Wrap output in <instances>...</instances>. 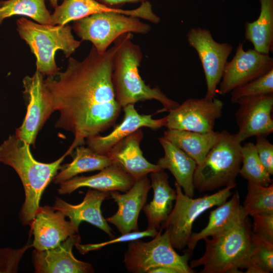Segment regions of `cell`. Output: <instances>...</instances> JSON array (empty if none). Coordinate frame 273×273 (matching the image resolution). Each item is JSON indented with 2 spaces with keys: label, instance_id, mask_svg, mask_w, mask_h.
Returning a JSON list of instances; mask_svg holds the SVG:
<instances>
[{
  "label": "cell",
  "instance_id": "6da1fadb",
  "mask_svg": "<svg viewBox=\"0 0 273 273\" xmlns=\"http://www.w3.org/2000/svg\"><path fill=\"white\" fill-rule=\"evenodd\" d=\"M114 45L99 53L93 46L82 60H68L63 72L48 76L44 84L60 116L56 128L72 132L71 154L87 139L99 135L113 126L121 112L112 81L113 61L117 50Z\"/></svg>",
  "mask_w": 273,
  "mask_h": 273
},
{
  "label": "cell",
  "instance_id": "7a4b0ae2",
  "mask_svg": "<svg viewBox=\"0 0 273 273\" xmlns=\"http://www.w3.org/2000/svg\"><path fill=\"white\" fill-rule=\"evenodd\" d=\"M30 145L15 134L0 145V162L12 167L19 175L25 192V200L20 217L24 225H30L40 206L42 194L61 168V163L70 154L66 151L57 160L42 163L33 157Z\"/></svg>",
  "mask_w": 273,
  "mask_h": 273
},
{
  "label": "cell",
  "instance_id": "3957f363",
  "mask_svg": "<svg viewBox=\"0 0 273 273\" xmlns=\"http://www.w3.org/2000/svg\"><path fill=\"white\" fill-rule=\"evenodd\" d=\"M131 33L122 34L114 42L117 50L114 56L112 81L116 100L122 108L140 101L155 100L163 106L160 111H169L179 105L169 98L158 86L147 85L139 74L143 53L132 41Z\"/></svg>",
  "mask_w": 273,
  "mask_h": 273
},
{
  "label": "cell",
  "instance_id": "277c9868",
  "mask_svg": "<svg viewBox=\"0 0 273 273\" xmlns=\"http://www.w3.org/2000/svg\"><path fill=\"white\" fill-rule=\"evenodd\" d=\"M248 216L243 213L230 228L204 239L205 251L191 261L193 268L202 266L201 273H236L245 268L250 250L251 231Z\"/></svg>",
  "mask_w": 273,
  "mask_h": 273
},
{
  "label": "cell",
  "instance_id": "5b68a950",
  "mask_svg": "<svg viewBox=\"0 0 273 273\" xmlns=\"http://www.w3.org/2000/svg\"><path fill=\"white\" fill-rule=\"evenodd\" d=\"M17 25L21 38L36 57V70L43 75L50 76L59 71L55 58L57 51L61 50L68 57L81 42L74 38L68 25L41 24L24 17L17 20Z\"/></svg>",
  "mask_w": 273,
  "mask_h": 273
},
{
  "label": "cell",
  "instance_id": "8992f818",
  "mask_svg": "<svg viewBox=\"0 0 273 273\" xmlns=\"http://www.w3.org/2000/svg\"><path fill=\"white\" fill-rule=\"evenodd\" d=\"M195 169L193 184L200 192L235 184L241 166V143L226 130Z\"/></svg>",
  "mask_w": 273,
  "mask_h": 273
},
{
  "label": "cell",
  "instance_id": "52a82bcc",
  "mask_svg": "<svg viewBox=\"0 0 273 273\" xmlns=\"http://www.w3.org/2000/svg\"><path fill=\"white\" fill-rule=\"evenodd\" d=\"M161 228L157 234L149 242L140 239L128 242L124 253V262L128 271L146 273L154 268L165 266L175 269L177 273H193L188 264L191 253L184 255L174 250L168 233H162Z\"/></svg>",
  "mask_w": 273,
  "mask_h": 273
},
{
  "label": "cell",
  "instance_id": "ba28073f",
  "mask_svg": "<svg viewBox=\"0 0 273 273\" xmlns=\"http://www.w3.org/2000/svg\"><path fill=\"white\" fill-rule=\"evenodd\" d=\"M174 186L175 204L161 228L168 233L173 247L181 250L187 246L195 220L207 210L225 202L232 195L231 190L236 184L226 186L213 194L195 199L184 194L177 183H174Z\"/></svg>",
  "mask_w": 273,
  "mask_h": 273
},
{
  "label": "cell",
  "instance_id": "9c48e42d",
  "mask_svg": "<svg viewBox=\"0 0 273 273\" xmlns=\"http://www.w3.org/2000/svg\"><path fill=\"white\" fill-rule=\"evenodd\" d=\"M73 29L82 40L90 41L97 51L102 54L122 34H146L151 27L139 18L106 12L93 14L74 21Z\"/></svg>",
  "mask_w": 273,
  "mask_h": 273
},
{
  "label": "cell",
  "instance_id": "30bf717a",
  "mask_svg": "<svg viewBox=\"0 0 273 273\" xmlns=\"http://www.w3.org/2000/svg\"><path fill=\"white\" fill-rule=\"evenodd\" d=\"M27 111L23 122L15 134L29 145L35 146L39 130L55 110L52 96L44 84L43 75L36 70L32 76L23 79Z\"/></svg>",
  "mask_w": 273,
  "mask_h": 273
},
{
  "label": "cell",
  "instance_id": "8fae6325",
  "mask_svg": "<svg viewBox=\"0 0 273 273\" xmlns=\"http://www.w3.org/2000/svg\"><path fill=\"white\" fill-rule=\"evenodd\" d=\"M187 38L189 45L197 52L204 70L207 87L205 97L212 99L233 46L216 41L209 30L201 27L191 28Z\"/></svg>",
  "mask_w": 273,
  "mask_h": 273
},
{
  "label": "cell",
  "instance_id": "7c38bea8",
  "mask_svg": "<svg viewBox=\"0 0 273 273\" xmlns=\"http://www.w3.org/2000/svg\"><path fill=\"white\" fill-rule=\"evenodd\" d=\"M223 102L214 98H190L170 110L165 125L168 129L198 132L213 130L216 119L221 117Z\"/></svg>",
  "mask_w": 273,
  "mask_h": 273
},
{
  "label": "cell",
  "instance_id": "4fadbf2b",
  "mask_svg": "<svg viewBox=\"0 0 273 273\" xmlns=\"http://www.w3.org/2000/svg\"><path fill=\"white\" fill-rule=\"evenodd\" d=\"M273 69V58L269 54L254 49H244L239 42L236 54L227 62L220 82L218 94L224 96L237 87L245 84Z\"/></svg>",
  "mask_w": 273,
  "mask_h": 273
},
{
  "label": "cell",
  "instance_id": "5bb4252c",
  "mask_svg": "<svg viewBox=\"0 0 273 273\" xmlns=\"http://www.w3.org/2000/svg\"><path fill=\"white\" fill-rule=\"evenodd\" d=\"M237 103L240 105L235 113L238 131L234 135L239 142L273 132V94L242 98Z\"/></svg>",
  "mask_w": 273,
  "mask_h": 273
},
{
  "label": "cell",
  "instance_id": "9a60e30c",
  "mask_svg": "<svg viewBox=\"0 0 273 273\" xmlns=\"http://www.w3.org/2000/svg\"><path fill=\"white\" fill-rule=\"evenodd\" d=\"M151 188V181L145 176L136 180L124 194L118 191L109 192L110 197L117 204L118 209L114 215L106 219L107 221L113 224L121 234L139 231V215L146 204Z\"/></svg>",
  "mask_w": 273,
  "mask_h": 273
},
{
  "label": "cell",
  "instance_id": "2e32d148",
  "mask_svg": "<svg viewBox=\"0 0 273 273\" xmlns=\"http://www.w3.org/2000/svg\"><path fill=\"white\" fill-rule=\"evenodd\" d=\"M60 211L53 207H39L31 225L34 236L32 247L42 251L58 246L69 237L78 232Z\"/></svg>",
  "mask_w": 273,
  "mask_h": 273
},
{
  "label": "cell",
  "instance_id": "e0dca14e",
  "mask_svg": "<svg viewBox=\"0 0 273 273\" xmlns=\"http://www.w3.org/2000/svg\"><path fill=\"white\" fill-rule=\"evenodd\" d=\"M81 241L79 235L69 237L56 248L32 253V262L37 273H90L91 264L77 259L73 255L74 246Z\"/></svg>",
  "mask_w": 273,
  "mask_h": 273
},
{
  "label": "cell",
  "instance_id": "ac0fdd59",
  "mask_svg": "<svg viewBox=\"0 0 273 273\" xmlns=\"http://www.w3.org/2000/svg\"><path fill=\"white\" fill-rule=\"evenodd\" d=\"M122 108L124 112L123 120L113 131L105 136L97 135L86 140L88 147L94 151L106 155L115 144L142 127L157 130L165 126L166 116L155 119L151 115L140 114L133 104L126 105Z\"/></svg>",
  "mask_w": 273,
  "mask_h": 273
},
{
  "label": "cell",
  "instance_id": "d6986e66",
  "mask_svg": "<svg viewBox=\"0 0 273 273\" xmlns=\"http://www.w3.org/2000/svg\"><path fill=\"white\" fill-rule=\"evenodd\" d=\"M108 197H110L109 192L90 188L80 203L73 205L56 197L53 208L68 217L69 221L77 230L82 221H86L113 238V230L103 216L101 209L102 202Z\"/></svg>",
  "mask_w": 273,
  "mask_h": 273
},
{
  "label": "cell",
  "instance_id": "ffe728a7",
  "mask_svg": "<svg viewBox=\"0 0 273 273\" xmlns=\"http://www.w3.org/2000/svg\"><path fill=\"white\" fill-rule=\"evenodd\" d=\"M143 138L139 129L115 144L107 153L116 164L135 180L148 174L162 170L157 164L149 162L143 156L140 144Z\"/></svg>",
  "mask_w": 273,
  "mask_h": 273
},
{
  "label": "cell",
  "instance_id": "44dd1931",
  "mask_svg": "<svg viewBox=\"0 0 273 273\" xmlns=\"http://www.w3.org/2000/svg\"><path fill=\"white\" fill-rule=\"evenodd\" d=\"M135 180L120 166L112 163L90 176H75L60 184V195L69 194L82 187H88L101 191H118L125 192Z\"/></svg>",
  "mask_w": 273,
  "mask_h": 273
},
{
  "label": "cell",
  "instance_id": "7402d4cb",
  "mask_svg": "<svg viewBox=\"0 0 273 273\" xmlns=\"http://www.w3.org/2000/svg\"><path fill=\"white\" fill-rule=\"evenodd\" d=\"M151 186L154 191L153 200L145 204L143 210L148 221L147 229L160 230L170 213L176 193L168 181V176L164 170L150 173Z\"/></svg>",
  "mask_w": 273,
  "mask_h": 273
},
{
  "label": "cell",
  "instance_id": "603a6c76",
  "mask_svg": "<svg viewBox=\"0 0 273 273\" xmlns=\"http://www.w3.org/2000/svg\"><path fill=\"white\" fill-rule=\"evenodd\" d=\"M158 139L164 150V155L158 159L157 164L162 170L170 171L184 194L194 197L195 189L193 176L197 163L184 151L163 136Z\"/></svg>",
  "mask_w": 273,
  "mask_h": 273
},
{
  "label": "cell",
  "instance_id": "cb8c5ba5",
  "mask_svg": "<svg viewBox=\"0 0 273 273\" xmlns=\"http://www.w3.org/2000/svg\"><path fill=\"white\" fill-rule=\"evenodd\" d=\"M244 213L240 205V195L235 192L231 199L226 201L210 212L207 225L198 233H192L187 244L191 253L201 240L221 233L230 228Z\"/></svg>",
  "mask_w": 273,
  "mask_h": 273
},
{
  "label": "cell",
  "instance_id": "d4e9b609",
  "mask_svg": "<svg viewBox=\"0 0 273 273\" xmlns=\"http://www.w3.org/2000/svg\"><path fill=\"white\" fill-rule=\"evenodd\" d=\"M220 136V132L214 130L202 133L168 129L163 137L179 148L199 165Z\"/></svg>",
  "mask_w": 273,
  "mask_h": 273
},
{
  "label": "cell",
  "instance_id": "484cf974",
  "mask_svg": "<svg viewBox=\"0 0 273 273\" xmlns=\"http://www.w3.org/2000/svg\"><path fill=\"white\" fill-rule=\"evenodd\" d=\"M260 12L258 18L245 24V39L258 52L269 54L273 47V0H259Z\"/></svg>",
  "mask_w": 273,
  "mask_h": 273
},
{
  "label": "cell",
  "instance_id": "4316f807",
  "mask_svg": "<svg viewBox=\"0 0 273 273\" xmlns=\"http://www.w3.org/2000/svg\"><path fill=\"white\" fill-rule=\"evenodd\" d=\"M71 162L62 166L61 171L53 178V182L60 184L77 174L95 170H101L113 163L107 155L99 154L88 147H77Z\"/></svg>",
  "mask_w": 273,
  "mask_h": 273
},
{
  "label": "cell",
  "instance_id": "83f0119b",
  "mask_svg": "<svg viewBox=\"0 0 273 273\" xmlns=\"http://www.w3.org/2000/svg\"><path fill=\"white\" fill-rule=\"evenodd\" d=\"M45 0H7L0 1V24L3 21L15 15L27 16L36 22L51 25V14Z\"/></svg>",
  "mask_w": 273,
  "mask_h": 273
},
{
  "label": "cell",
  "instance_id": "f1b7e54d",
  "mask_svg": "<svg viewBox=\"0 0 273 273\" xmlns=\"http://www.w3.org/2000/svg\"><path fill=\"white\" fill-rule=\"evenodd\" d=\"M245 269L247 273L272 272L273 242L251 231L250 253Z\"/></svg>",
  "mask_w": 273,
  "mask_h": 273
},
{
  "label": "cell",
  "instance_id": "f546056e",
  "mask_svg": "<svg viewBox=\"0 0 273 273\" xmlns=\"http://www.w3.org/2000/svg\"><path fill=\"white\" fill-rule=\"evenodd\" d=\"M97 0H64L51 15V25H65L99 12Z\"/></svg>",
  "mask_w": 273,
  "mask_h": 273
},
{
  "label": "cell",
  "instance_id": "4dcf8cb0",
  "mask_svg": "<svg viewBox=\"0 0 273 273\" xmlns=\"http://www.w3.org/2000/svg\"><path fill=\"white\" fill-rule=\"evenodd\" d=\"M242 162L239 174L257 185L267 186L272 183L270 175L262 164L254 143H246L241 148Z\"/></svg>",
  "mask_w": 273,
  "mask_h": 273
},
{
  "label": "cell",
  "instance_id": "1f68e13d",
  "mask_svg": "<svg viewBox=\"0 0 273 273\" xmlns=\"http://www.w3.org/2000/svg\"><path fill=\"white\" fill-rule=\"evenodd\" d=\"M242 207L247 216L273 213L272 183L263 186L248 181L247 194Z\"/></svg>",
  "mask_w": 273,
  "mask_h": 273
},
{
  "label": "cell",
  "instance_id": "d6a6232c",
  "mask_svg": "<svg viewBox=\"0 0 273 273\" xmlns=\"http://www.w3.org/2000/svg\"><path fill=\"white\" fill-rule=\"evenodd\" d=\"M231 101L237 103L242 98L273 94V69L261 76L233 89Z\"/></svg>",
  "mask_w": 273,
  "mask_h": 273
},
{
  "label": "cell",
  "instance_id": "836d02e7",
  "mask_svg": "<svg viewBox=\"0 0 273 273\" xmlns=\"http://www.w3.org/2000/svg\"><path fill=\"white\" fill-rule=\"evenodd\" d=\"M158 232V230L155 229H147L143 231H138L121 234L118 237L113 238L109 241L100 243L81 245L80 243H78L75 245V247L81 253L84 254L90 251L98 250L114 243L128 242L147 237L154 238L157 234Z\"/></svg>",
  "mask_w": 273,
  "mask_h": 273
},
{
  "label": "cell",
  "instance_id": "e575fe53",
  "mask_svg": "<svg viewBox=\"0 0 273 273\" xmlns=\"http://www.w3.org/2000/svg\"><path fill=\"white\" fill-rule=\"evenodd\" d=\"M254 144L259 158L270 175L273 174V145L263 136H257Z\"/></svg>",
  "mask_w": 273,
  "mask_h": 273
},
{
  "label": "cell",
  "instance_id": "d590c367",
  "mask_svg": "<svg viewBox=\"0 0 273 273\" xmlns=\"http://www.w3.org/2000/svg\"><path fill=\"white\" fill-rule=\"evenodd\" d=\"M252 217V232L273 242V213L258 214Z\"/></svg>",
  "mask_w": 273,
  "mask_h": 273
},
{
  "label": "cell",
  "instance_id": "8d00e7d4",
  "mask_svg": "<svg viewBox=\"0 0 273 273\" xmlns=\"http://www.w3.org/2000/svg\"><path fill=\"white\" fill-rule=\"evenodd\" d=\"M98 2L114 8H120L126 4L143 3L150 0H97Z\"/></svg>",
  "mask_w": 273,
  "mask_h": 273
},
{
  "label": "cell",
  "instance_id": "74e56055",
  "mask_svg": "<svg viewBox=\"0 0 273 273\" xmlns=\"http://www.w3.org/2000/svg\"><path fill=\"white\" fill-rule=\"evenodd\" d=\"M148 273H177V272L170 267L160 266L150 269Z\"/></svg>",
  "mask_w": 273,
  "mask_h": 273
},
{
  "label": "cell",
  "instance_id": "f35d334b",
  "mask_svg": "<svg viewBox=\"0 0 273 273\" xmlns=\"http://www.w3.org/2000/svg\"><path fill=\"white\" fill-rule=\"evenodd\" d=\"M59 0H49L50 4L52 7L55 8L58 6Z\"/></svg>",
  "mask_w": 273,
  "mask_h": 273
}]
</instances>
